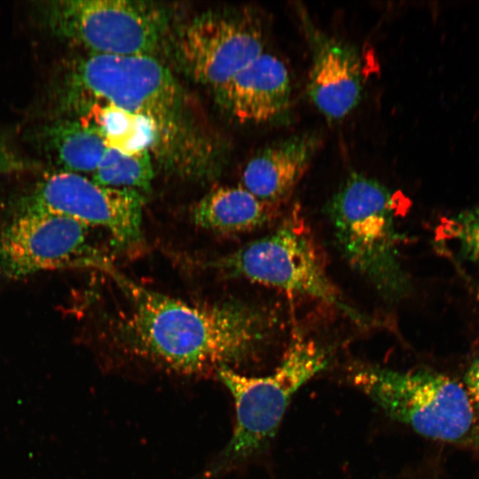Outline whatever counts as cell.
<instances>
[{"instance_id": "6da1fadb", "label": "cell", "mask_w": 479, "mask_h": 479, "mask_svg": "<svg viewBox=\"0 0 479 479\" xmlns=\"http://www.w3.org/2000/svg\"><path fill=\"white\" fill-rule=\"evenodd\" d=\"M101 271L125 300L111 319L114 347L163 372L216 376L259 356L278 332L279 317L268 307L233 299L189 302L137 283L111 261Z\"/></svg>"}, {"instance_id": "7a4b0ae2", "label": "cell", "mask_w": 479, "mask_h": 479, "mask_svg": "<svg viewBox=\"0 0 479 479\" xmlns=\"http://www.w3.org/2000/svg\"><path fill=\"white\" fill-rule=\"evenodd\" d=\"M68 101L87 111L109 104L151 120L159 134L158 153H180L190 145L186 104L169 70L151 55L89 53L74 62L67 75Z\"/></svg>"}, {"instance_id": "3957f363", "label": "cell", "mask_w": 479, "mask_h": 479, "mask_svg": "<svg viewBox=\"0 0 479 479\" xmlns=\"http://www.w3.org/2000/svg\"><path fill=\"white\" fill-rule=\"evenodd\" d=\"M326 213L348 264L385 301L405 298L412 285L401 261L392 192L373 178L352 173L328 200Z\"/></svg>"}, {"instance_id": "277c9868", "label": "cell", "mask_w": 479, "mask_h": 479, "mask_svg": "<svg viewBox=\"0 0 479 479\" xmlns=\"http://www.w3.org/2000/svg\"><path fill=\"white\" fill-rule=\"evenodd\" d=\"M347 376L388 416L418 434L479 447V411L466 388L447 375L428 369L401 371L355 363Z\"/></svg>"}, {"instance_id": "5b68a950", "label": "cell", "mask_w": 479, "mask_h": 479, "mask_svg": "<svg viewBox=\"0 0 479 479\" xmlns=\"http://www.w3.org/2000/svg\"><path fill=\"white\" fill-rule=\"evenodd\" d=\"M331 357L325 347L297 335L281 363L268 375L247 376L231 368L219 370L216 376L233 397L236 422L229 443L208 475L227 472L262 451L276 435L294 395L325 370Z\"/></svg>"}, {"instance_id": "8992f818", "label": "cell", "mask_w": 479, "mask_h": 479, "mask_svg": "<svg viewBox=\"0 0 479 479\" xmlns=\"http://www.w3.org/2000/svg\"><path fill=\"white\" fill-rule=\"evenodd\" d=\"M220 273L324 302L358 325L368 319L353 308L329 278L304 221L296 214L266 236L208 262Z\"/></svg>"}, {"instance_id": "52a82bcc", "label": "cell", "mask_w": 479, "mask_h": 479, "mask_svg": "<svg viewBox=\"0 0 479 479\" xmlns=\"http://www.w3.org/2000/svg\"><path fill=\"white\" fill-rule=\"evenodd\" d=\"M46 15L56 34L96 54L153 56L169 25L166 9L144 1L62 0Z\"/></svg>"}, {"instance_id": "ba28073f", "label": "cell", "mask_w": 479, "mask_h": 479, "mask_svg": "<svg viewBox=\"0 0 479 479\" xmlns=\"http://www.w3.org/2000/svg\"><path fill=\"white\" fill-rule=\"evenodd\" d=\"M91 230L64 215L22 209L0 232V275L14 279L51 270L100 271L109 258Z\"/></svg>"}, {"instance_id": "9c48e42d", "label": "cell", "mask_w": 479, "mask_h": 479, "mask_svg": "<svg viewBox=\"0 0 479 479\" xmlns=\"http://www.w3.org/2000/svg\"><path fill=\"white\" fill-rule=\"evenodd\" d=\"M263 44L255 14L223 10L199 14L182 25L174 50L191 78L216 90L263 53Z\"/></svg>"}, {"instance_id": "30bf717a", "label": "cell", "mask_w": 479, "mask_h": 479, "mask_svg": "<svg viewBox=\"0 0 479 479\" xmlns=\"http://www.w3.org/2000/svg\"><path fill=\"white\" fill-rule=\"evenodd\" d=\"M144 194L98 185L81 174L62 171L37 184L22 209L49 211L102 228L119 247L142 241Z\"/></svg>"}, {"instance_id": "8fae6325", "label": "cell", "mask_w": 479, "mask_h": 479, "mask_svg": "<svg viewBox=\"0 0 479 479\" xmlns=\"http://www.w3.org/2000/svg\"><path fill=\"white\" fill-rule=\"evenodd\" d=\"M216 92L222 106L234 119L262 123L277 118L287 109L290 77L279 59L263 52Z\"/></svg>"}, {"instance_id": "7c38bea8", "label": "cell", "mask_w": 479, "mask_h": 479, "mask_svg": "<svg viewBox=\"0 0 479 479\" xmlns=\"http://www.w3.org/2000/svg\"><path fill=\"white\" fill-rule=\"evenodd\" d=\"M362 92L359 58L352 48L323 35H313L308 93L328 120H340L357 105Z\"/></svg>"}, {"instance_id": "4fadbf2b", "label": "cell", "mask_w": 479, "mask_h": 479, "mask_svg": "<svg viewBox=\"0 0 479 479\" xmlns=\"http://www.w3.org/2000/svg\"><path fill=\"white\" fill-rule=\"evenodd\" d=\"M318 145L317 136L303 134L264 148L247 163L242 186L262 201L277 206L298 185Z\"/></svg>"}, {"instance_id": "5bb4252c", "label": "cell", "mask_w": 479, "mask_h": 479, "mask_svg": "<svg viewBox=\"0 0 479 479\" xmlns=\"http://www.w3.org/2000/svg\"><path fill=\"white\" fill-rule=\"evenodd\" d=\"M275 208L243 186H221L205 194L191 213L197 226L230 234L263 226L272 219Z\"/></svg>"}, {"instance_id": "9a60e30c", "label": "cell", "mask_w": 479, "mask_h": 479, "mask_svg": "<svg viewBox=\"0 0 479 479\" xmlns=\"http://www.w3.org/2000/svg\"><path fill=\"white\" fill-rule=\"evenodd\" d=\"M82 122L94 128L108 148L124 153L143 150L158 153L157 128L145 116L109 104H96L86 111Z\"/></svg>"}, {"instance_id": "2e32d148", "label": "cell", "mask_w": 479, "mask_h": 479, "mask_svg": "<svg viewBox=\"0 0 479 479\" xmlns=\"http://www.w3.org/2000/svg\"><path fill=\"white\" fill-rule=\"evenodd\" d=\"M47 142L65 171L94 173L107 146L100 134L82 121H64L51 126Z\"/></svg>"}, {"instance_id": "e0dca14e", "label": "cell", "mask_w": 479, "mask_h": 479, "mask_svg": "<svg viewBox=\"0 0 479 479\" xmlns=\"http://www.w3.org/2000/svg\"><path fill=\"white\" fill-rule=\"evenodd\" d=\"M153 176L149 150L124 153L107 147L93 173V181L105 187L128 189L143 194L149 192Z\"/></svg>"}, {"instance_id": "ac0fdd59", "label": "cell", "mask_w": 479, "mask_h": 479, "mask_svg": "<svg viewBox=\"0 0 479 479\" xmlns=\"http://www.w3.org/2000/svg\"><path fill=\"white\" fill-rule=\"evenodd\" d=\"M441 234L455 241L465 260L479 266V205L463 209L444 220Z\"/></svg>"}, {"instance_id": "d6986e66", "label": "cell", "mask_w": 479, "mask_h": 479, "mask_svg": "<svg viewBox=\"0 0 479 479\" xmlns=\"http://www.w3.org/2000/svg\"><path fill=\"white\" fill-rule=\"evenodd\" d=\"M465 383L469 397L479 411V356L469 365Z\"/></svg>"}, {"instance_id": "ffe728a7", "label": "cell", "mask_w": 479, "mask_h": 479, "mask_svg": "<svg viewBox=\"0 0 479 479\" xmlns=\"http://www.w3.org/2000/svg\"><path fill=\"white\" fill-rule=\"evenodd\" d=\"M22 161L4 145L0 143V174L20 169Z\"/></svg>"}, {"instance_id": "44dd1931", "label": "cell", "mask_w": 479, "mask_h": 479, "mask_svg": "<svg viewBox=\"0 0 479 479\" xmlns=\"http://www.w3.org/2000/svg\"><path fill=\"white\" fill-rule=\"evenodd\" d=\"M475 290H476L477 297L479 298V285H477V286L475 287Z\"/></svg>"}]
</instances>
